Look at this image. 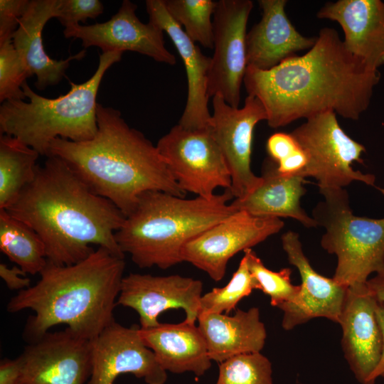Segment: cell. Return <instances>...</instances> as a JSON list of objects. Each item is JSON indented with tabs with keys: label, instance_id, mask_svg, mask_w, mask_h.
Returning <instances> with one entry per match:
<instances>
[{
	"label": "cell",
	"instance_id": "obj_8",
	"mask_svg": "<svg viewBox=\"0 0 384 384\" xmlns=\"http://www.w3.org/2000/svg\"><path fill=\"white\" fill-rule=\"evenodd\" d=\"M291 134L306 154L308 161L299 174L312 177L319 190L344 188L353 181L375 187V176L354 170V161L363 164L365 146L351 138L339 125L336 113L326 112L306 119Z\"/></svg>",
	"mask_w": 384,
	"mask_h": 384
},
{
	"label": "cell",
	"instance_id": "obj_33",
	"mask_svg": "<svg viewBox=\"0 0 384 384\" xmlns=\"http://www.w3.org/2000/svg\"><path fill=\"white\" fill-rule=\"evenodd\" d=\"M266 149L282 175L299 176L307 164L306 153L291 133L272 134L267 141Z\"/></svg>",
	"mask_w": 384,
	"mask_h": 384
},
{
	"label": "cell",
	"instance_id": "obj_7",
	"mask_svg": "<svg viewBox=\"0 0 384 384\" xmlns=\"http://www.w3.org/2000/svg\"><path fill=\"white\" fill-rule=\"evenodd\" d=\"M324 201L313 210L325 228L321 247L337 257L332 277L346 287L366 284L373 272H384V218L354 215L344 188L321 189Z\"/></svg>",
	"mask_w": 384,
	"mask_h": 384
},
{
	"label": "cell",
	"instance_id": "obj_6",
	"mask_svg": "<svg viewBox=\"0 0 384 384\" xmlns=\"http://www.w3.org/2000/svg\"><path fill=\"white\" fill-rule=\"evenodd\" d=\"M122 54L102 53L92 77L80 84L70 82V90L56 98L38 95L26 82L22 89L28 102L7 100L0 107L1 134L18 138L46 156L56 138L73 142L91 139L97 131L96 99L101 81Z\"/></svg>",
	"mask_w": 384,
	"mask_h": 384
},
{
	"label": "cell",
	"instance_id": "obj_28",
	"mask_svg": "<svg viewBox=\"0 0 384 384\" xmlns=\"http://www.w3.org/2000/svg\"><path fill=\"white\" fill-rule=\"evenodd\" d=\"M166 9L195 43L213 48V23L217 1L212 0H163Z\"/></svg>",
	"mask_w": 384,
	"mask_h": 384
},
{
	"label": "cell",
	"instance_id": "obj_16",
	"mask_svg": "<svg viewBox=\"0 0 384 384\" xmlns=\"http://www.w3.org/2000/svg\"><path fill=\"white\" fill-rule=\"evenodd\" d=\"M137 5L124 0L118 11L104 23L76 24L63 30L65 38L82 41L84 49L96 46L102 53L126 50L139 53L171 65L176 57L165 47L163 31L149 21L142 23L136 15Z\"/></svg>",
	"mask_w": 384,
	"mask_h": 384
},
{
	"label": "cell",
	"instance_id": "obj_31",
	"mask_svg": "<svg viewBox=\"0 0 384 384\" xmlns=\"http://www.w3.org/2000/svg\"><path fill=\"white\" fill-rule=\"evenodd\" d=\"M216 384H273L272 363L261 352L235 356L219 363Z\"/></svg>",
	"mask_w": 384,
	"mask_h": 384
},
{
	"label": "cell",
	"instance_id": "obj_13",
	"mask_svg": "<svg viewBox=\"0 0 384 384\" xmlns=\"http://www.w3.org/2000/svg\"><path fill=\"white\" fill-rule=\"evenodd\" d=\"M17 358L21 384H85L92 371L90 340L68 327L29 343Z\"/></svg>",
	"mask_w": 384,
	"mask_h": 384
},
{
	"label": "cell",
	"instance_id": "obj_18",
	"mask_svg": "<svg viewBox=\"0 0 384 384\" xmlns=\"http://www.w3.org/2000/svg\"><path fill=\"white\" fill-rule=\"evenodd\" d=\"M377 303L366 284L348 287L338 323L344 358L361 384L368 383L382 356L383 340Z\"/></svg>",
	"mask_w": 384,
	"mask_h": 384
},
{
	"label": "cell",
	"instance_id": "obj_12",
	"mask_svg": "<svg viewBox=\"0 0 384 384\" xmlns=\"http://www.w3.org/2000/svg\"><path fill=\"white\" fill-rule=\"evenodd\" d=\"M209 129L218 143L230 172V191L234 198H242L261 183V176L251 169L253 132L256 124L267 120L260 100L247 95L242 108L229 105L220 96L213 97Z\"/></svg>",
	"mask_w": 384,
	"mask_h": 384
},
{
	"label": "cell",
	"instance_id": "obj_2",
	"mask_svg": "<svg viewBox=\"0 0 384 384\" xmlns=\"http://www.w3.org/2000/svg\"><path fill=\"white\" fill-rule=\"evenodd\" d=\"M47 158L5 210L39 235L52 264L78 263L95 251L92 245L124 258L114 237L124 222V214L94 193L62 159Z\"/></svg>",
	"mask_w": 384,
	"mask_h": 384
},
{
	"label": "cell",
	"instance_id": "obj_36",
	"mask_svg": "<svg viewBox=\"0 0 384 384\" xmlns=\"http://www.w3.org/2000/svg\"><path fill=\"white\" fill-rule=\"evenodd\" d=\"M26 273L18 266L9 267L6 264H0V276L5 282L6 287L11 290L26 289L31 286V280Z\"/></svg>",
	"mask_w": 384,
	"mask_h": 384
},
{
	"label": "cell",
	"instance_id": "obj_22",
	"mask_svg": "<svg viewBox=\"0 0 384 384\" xmlns=\"http://www.w3.org/2000/svg\"><path fill=\"white\" fill-rule=\"evenodd\" d=\"M60 0H31L19 20L12 42L25 63L31 76H36V87L39 90L61 81L70 63L81 60L86 53L83 49L64 60L50 58L44 50L42 32L46 23L57 18Z\"/></svg>",
	"mask_w": 384,
	"mask_h": 384
},
{
	"label": "cell",
	"instance_id": "obj_15",
	"mask_svg": "<svg viewBox=\"0 0 384 384\" xmlns=\"http://www.w3.org/2000/svg\"><path fill=\"white\" fill-rule=\"evenodd\" d=\"M203 287L201 280L178 274L130 273L122 280L117 305L135 310L142 329L158 326L159 316L171 309H182L185 320L196 323L200 313Z\"/></svg>",
	"mask_w": 384,
	"mask_h": 384
},
{
	"label": "cell",
	"instance_id": "obj_26",
	"mask_svg": "<svg viewBox=\"0 0 384 384\" xmlns=\"http://www.w3.org/2000/svg\"><path fill=\"white\" fill-rule=\"evenodd\" d=\"M39 155L11 135L0 136V210L6 209L34 178Z\"/></svg>",
	"mask_w": 384,
	"mask_h": 384
},
{
	"label": "cell",
	"instance_id": "obj_9",
	"mask_svg": "<svg viewBox=\"0 0 384 384\" xmlns=\"http://www.w3.org/2000/svg\"><path fill=\"white\" fill-rule=\"evenodd\" d=\"M179 187L187 193L211 198L219 187L230 189L231 175L208 128L173 127L156 145Z\"/></svg>",
	"mask_w": 384,
	"mask_h": 384
},
{
	"label": "cell",
	"instance_id": "obj_4",
	"mask_svg": "<svg viewBox=\"0 0 384 384\" xmlns=\"http://www.w3.org/2000/svg\"><path fill=\"white\" fill-rule=\"evenodd\" d=\"M124 268V258L102 247L73 265L48 262L40 279L11 298L6 310L34 312L28 318L23 333L28 343L58 324H66L91 340L114 320L113 311Z\"/></svg>",
	"mask_w": 384,
	"mask_h": 384
},
{
	"label": "cell",
	"instance_id": "obj_39",
	"mask_svg": "<svg viewBox=\"0 0 384 384\" xmlns=\"http://www.w3.org/2000/svg\"><path fill=\"white\" fill-rule=\"evenodd\" d=\"M366 284L375 299L384 303V272L376 274L374 277L368 279Z\"/></svg>",
	"mask_w": 384,
	"mask_h": 384
},
{
	"label": "cell",
	"instance_id": "obj_32",
	"mask_svg": "<svg viewBox=\"0 0 384 384\" xmlns=\"http://www.w3.org/2000/svg\"><path fill=\"white\" fill-rule=\"evenodd\" d=\"M32 77L14 47L12 39L0 43V102L25 100L22 89L28 78Z\"/></svg>",
	"mask_w": 384,
	"mask_h": 384
},
{
	"label": "cell",
	"instance_id": "obj_3",
	"mask_svg": "<svg viewBox=\"0 0 384 384\" xmlns=\"http://www.w3.org/2000/svg\"><path fill=\"white\" fill-rule=\"evenodd\" d=\"M97 123L91 139L53 140L47 157L62 159L94 193L111 201L125 217L146 191L186 196L156 146L130 127L119 110L97 104Z\"/></svg>",
	"mask_w": 384,
	"mask_h": 384
},
{
	"label": "cell",
	"instance_id": "obj_38",
	"mask_svg": "<svg viewBox=\"0 0 384 384\" xmlns=\"http://www.w3.org/2000/svg\"><path fill=\"white\" fill-rule=\"evenodd\" d=\"M376 316L382 331L383 348L380 362L370 375L367 384H375L379 377L384 378V303L378 302L376 306Z\"/></svg>",
	"mask_w": 384,
	"mask_h": 384
},
{
	"label": "cell",
	"instance_id": "obj_19",
	"mask_svg": "<svg viewBox=\"0 0 384 384\" xmlns=\"http://www.w3.org/2000/svg\"><path fill=\"white\" fill-rule=\"evenodd\" d=\"M146 9L149 21L165 31L171 39L186 69L188 95L178 124L187 129L209 127L211 114L208 110V78L210 58L199 47L170 16L163 0H146Z\"/></svg>",
	"mask_w": 384,
	"mask_h": 384
},
{
	"label": "cell",
	"instance_id": "obj_24",
	"mask_svg": "<svg viewBox=\"0 0 384 384\" xmlns=\"http://www.w3.org/2000/svg\"><path fill=\"white\" fill-rule=\"evenodd\" d=\"M144 344L155 355L159 365L174 373L192 372L202 376L211 367L207 346L196 323H160L139 329Z\"/></svg>",
	"mask_w": 384,
	"mask_h": 384
},
{
	"label": "cell",
	"instance_id": "obj_40",
	"mask_svg": "<svg viewBox=\"0 0 384 384\" xmlns=\"http://www.w3.org/2000/svg\"><path fill=\"white\" fill-rule=\"evenodd\" d=\"M378 190L384 195V188H378Z\"/></svg>",
	"mask_w": 384,
	"mask_h": 384
},
{
	"label": "cell",
	"instance_id": "obj_21",
	"mask_svg": "<svg viewBox=\"0 0 384 384\" xmlns=\"http://www.w3.org/2000/svg\"><path fill=\"white\" fill-rule=\"evenodd\" d=\"M258 2L262 18L246 36L247 67L270 70L298 51L309 50L315 44L316 37L302 36L287 18L286 0Z\"/></svg>",
	"mask_w": 384,
	"mask_h": 384
},
{
	"label": "cell",
	"instance_id": "obj_23",
	"mask_svg": "<svg viewBox=\"0 0 384 384\" xmlns=\"http://www.w3.org/2000/svg\"><path fill=\"white\" fill-rule=\"evenodd\" d=\"M197 321L209 357L218 363L235 356L261 352L265 346L267 330L257 307L237 309L233 316L201 314Z\"/></svg>",
	"mask_w": 384,
	"mask_h": 384
},
{
	"label": "cell",
	"instance_id": "obj_10",
	"mask_svg": "<svg viewBox=\"0 0 384 384\" xmlns=\"http://www.w3.org/2000/svg\"><path fill=\"white\" fill-rule=\"evenodd\" d=\"M250 0H220L213 14V48L208 78L209 97L220 96L238 107L240 88L247 68V23Z\"/></svg>",
	"mask_w": 384,
	"mask_h": 384
},
{
	"label": "cell",
	"instance_id": "obj_25",
	"mask_svg": "<svg viewBox=\"0 0 384 384\" xmlns=\"http://www.w3.org/2000/svg\"><path fill=\"white\" fill-rule=\"evenodd\" d=\"M262 174V181L257 188L230 202L236 210L258 217L292 218L306 228L318 226L301 207L300 200L306 192L304 178L282 175L270 157L263 163Z\"/></svg>",
	"mask_w": 384,
	"mask_h": 384
},
{
	"label": "cell",
	"instance_id": "obj_27",
	"mask_svg": "<svg viewBox=\"0 0 384 384\" xmlns=\"http://www.w3.org/2000/svg\"><path fill=\"white\" fill-rule=\"evenodd\" d=\"M0 250L26 274H40L48 262L39 235L4 209L0 210Z\"/></svg>",
	"mask_w": 384,
	"mask_h": 384
},
{
	"label": "cell",
	"instance_id": "obj_35",
	"mask_svg": "<svg viewBox=\"0 0 384 384\" xmlns=\"http://www.w3.org/2000/svg\"><path fill=\"white\" fill-rule=\"evenodd\" d=\"M29 0H0V43L12 39Z\"/></svg>",
	"mask_w": 384,
	"mask_h": 384
},
{
	"label": "cell",
	"instance_id": "obj_14",
	"mask_svg": "<svg viewBox=\"0 0 384 384\" xmlns=\"http://www.w3.org/2000/svg\"><path fill=\"white\" fill-rule=\"evenodd\" d=\"M139 329L114 320L90 340L92 371L87 384H113L118 375L128 373L147 384L165 383L166 371L144 344Z\"/></svg>",
	"mask_w": 384,
	"mask_h": 384
},
{
	"label": "cell",
	"instance_id": "obj_1",
	"mask_svg": "<svg viewBox=\"0 0 384 384\" xmlns=\"http://www.w3.org/2000/svg\"><path fill=\"white\" fill-rule=\"evenodd\" d=\"M380 79L378 70L346 50L335 29L324 28L306 53L270 70L247 67L243 82L263 105L268 125L278 128L329 111L356 120Z\"/></svg>",
	"mask_w": 384,
	"mask_h": 384
},
{
	"label": "cell",
	"instance_id": "obj_34",
	"mask_svg": "<svg viewBox=\"0 0 384 384\" xmlns=\"http://www.w3.org/2000/svg\"><path fill=\"white\" fill-rule=\"evenodd\" d=\"M103 11L104 6L99 0H60L57 18L68 28L87 18H95Z\"/></svg>",
	"mask_w": 384,
	"mask_h": 384
},
{
	"label": "cell",
	"instance_id": "obj_17",
	"mask_svg": "<svg viewBox=\"0 0 384 384\" xmlns=\"http://www.w3.org/2000/svg\"><path fill=\"white\" fill-rule=\"evenodd\" d=\"M281 239L288 261L298 270L302 280L296 299L278 306L283 311L282 328L289 331L315 318H326L338 324L348 287L312 267L297 233L289 230Z\"/></svg>",
	"mask_w": 384,
	"mask_h": 384
},
{
	"label": "cell",
	"instance_id": "obj_29",
	"mask_svg": "<svg viewBox=\"0 0 384 384\" xmlns=\"http://www.w3.org/2000/svg\"><path fill=\"white\" fill-rule=\"evenodd\" d=\"M254 289H256V282L243 256L237 270L225 286L215 287L202 295L199 314H228L235 309L240 300L248 297Z\"/></svg>",
	"mask_w": 384,
	"mask_h": 384
},
{
	"label": "cell",
	"instance_id": "obj_11",
	"mask_svg": "<svg viewBox=\"0 0 384 384\" xmlns=\"http://www.w3.org/2000/svg\"><path fill=\"white\" fill-rule=\"evenodd\" d=\"M284 225L279 218L258 217L237 210L188 242L181 252L183 262L218 282L224 277L231 257L277 233Z\"/></svg>",
	"mask_w": 384,
	"mask_h": 384
},
{
	"label": "cell",
	"instance_id": "obj_37",
	"mask_svg": "<svg viewBox=\"0 0 384 384\" xmlns=\"http://www.w3.org/2000/svg\"><path fill=\"white\" fill-rule=\"evenodd\" d=\"M21 372L18 359H4L0 364V384H21Z\"/></svg>",
	"mask_w": 384,
	"mask_h": 384
},
{
	"label": "cell",
	"instance_id": "obj_5",
	"mask_svg": "<svg viewBox=\"0 0 384 384\" xmlns=\"http://www.w3.org/2000/svg\"><path fill=\"white\" fill-rule=\"evenodd\" d=\"M233 198L230 189L209 199L146 191L115 233L116 242L140 268H170L183 262L188 242L237 211L230 203Z\"/></svg>",
	"mask_w": 384,
	"mask_h": 384
},
{
	"label": "cell",
	"instance_id": "obj_30",
	"mask_svg": "<svg viewBox=\"0 0 384 384\" xmlns=\"http://www.w3.org/2000/svg\"><path fill=\"white\" fill-rule=\"evenodd\" d=\"M244 252L248 269L256 282V289L261 290L270 298L272 306L277 307L294 302L300 292V285L291 281L292 270L283 268L278 272L265 266L261 259L251 249Z\"/></svg>",
	"mask_w": 384,
	"mask_h": 384
},
{
	"label": "cell",
	"instance_id": "obj_20",
	"mask_svg": "<svg viewBox=\"0 0 384 384\" xmlns=\"http://www.w3.org/2000/svg\"><path fill=\"white\" fill-rule=\"evenodd\" d=\"M338 23L345 48L378 70L384 65V2L380 0H338L326 3L316 14Z\"/></svg>",
	"mask_w": 384,
	"mask_h": 384
}]
</instances>
